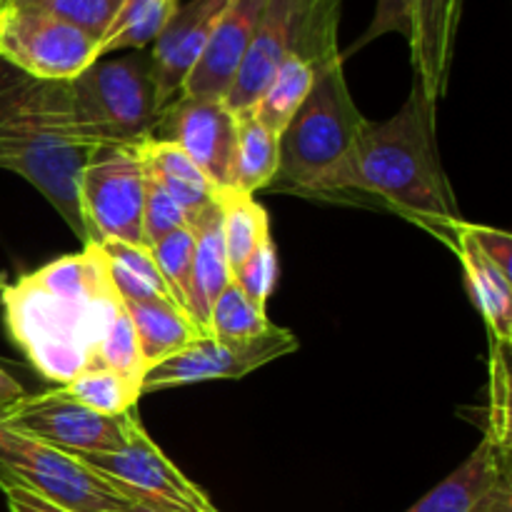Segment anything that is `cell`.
Here are the masks:
<instances>
[{"label": "cell", "mask_w": 512, "mask_h": 512, "mask_svg": "<svg viewBox=\"0 0 512 512\" xmlns=\"http://www.w3.org/2000/svg\"><path fill=\"white\" fill-rule=\"evenodd\" d=\"M0 308L10 340L40 378L60 388L98 365L123 300L98 245H83L18 280H0Z\"/></svg>", "instance_id": "cell-1"}, {"label": "cell", "mask_w": 512, "mask_h": 512, "mask_svg": "<svg viewBox=\"0 0 512 512\" xmlns=\"http://www.w3.org/2000/svg\"><path fill=\"white\" fill-rule=\"evenodd\" d=\"M90 145L75 130L68 83H50L0 58V170L20 175L88 245L78 180Z\"/></svg>", "instance_id": "cell-2"}, {"label": "cell", "mask_w": 512, "mask_h": 512, "mask_svg": "<svg viewBox=\"0 0 512 512\" xmlns=\"http://www.w3.org/2000/svg\"><path fill=\"white\" fill-rule=\"evenodd\" d=\"M353 193L373 195L405 220L423 225L448 243L460 220L453 185L440 165L435 140V103L413 83L408 100L383 123L368 120L358 158Z\"/></svg>", "instance_id": "cell-3"}, {"label": "cell", "mask_w": 512, "mask_h": 512, "mask_svg": "<svg viewBox=\"0 0 512 512\" xmlns=\"http://www.w3.org/2000/svg\"><path fill=\"white\" fill-rule=\"evenodd\" d=\"M368 118L358 110L343 58L318 70L308 98L280 133L278 173L270 188L303 195L353 193L355 158Z\"/></svg>", "instance_id": "cell-4"}, {"label": "cell", "mask_w": 512, "mask_h": 512, "mask_svg": "<svg viewBox=\"0 0 512 512\" xmlns=\"http://www.w3.org/2000/svg\"><path fill=\"white\" fill-rule=\"evenodd\" d=\"M68 88L75 130L90 148L138 143L153 135L160 120L150 53L143 50L123 58H98Z\"/></svg>", "instance_id": "cell-5"}, {"label": "cell", "mask_w": 512, "mask_h": 512, "mask_svg": "<svg viewBox=\"0 0 512 512\" xmlns=\"http://www.w3.org/2000/svg\"><path fill=\"white\" fill-rule=\"evenodd\" d=\"M8 485L68 512H118L128 503L78 458L0 425V488Z\"/></svg>", "instance_id": "cell-6"}, {"label": "cell", "mask_w": 512, "mask_h": 512, "mask_svg": "<svg viewBox=\"0 0 512 512\" xmlns=\"http://www.w3.org/2000/svg\"><path fill=\"white\" fill-rule=\"evenodd\" d=\"M145 163L138 143L95 145L78 180V200L88 245L105 240L140 243Z\"/></svg>", "instance_id": "cell-7"}, {"label": "cell", "mask_w": 512, "mask_h": 512, "mask_svg": "<svg viewBox=\"0 0 512 512\" xmlns=\"http://www.w3.org/2000/svg\"><path fill=\"white\" fill-rule=\"evenodd\" d=\"M135 418V410L125 415L98 413L70 398L63 388L25 393L0 408V425L68 455L115 453L128 443Z\"/></svg>", "instance_id": "cell-8"}, {"label": "cell", "mask_w": 512, "mask_h": 512, "mask_svg": "<svg viewBox=\"0 0 512 512\" xmlns=\"http://www.w3.org/2000/svg\"><path fill=\"white\" fill-rule=\"evenodd\" d=\"M0 58L50 83H70L98 55V40L38 5H0Z\"/></svg>", "instance_id": "cell-9"}, {"label": "cell", "mask_w": 512, "mask_h": 512, "mask_svg": "<svg viewBox=\"0 0 512 512\" xmlns=\"http://www.w3.org/2000/svg\"><path fill=\"white\" fill-rule=\"evenodd\" d=\"M108 480L123 498L170 512H220L213 500L150 440L140 420H133L128 443L115 453L73 455Z\"/></svg>", "instance_id": "cell-10"}, {"label": "cell", "mask_w": 512, "mask_h": 512, "mask_svg": "<svg viewBox=\"0 0 512 512\" xmlns=\"http://www.w3.org/2000/svg\"><path fill=\"white\" fill-rule=\"evenodd\" d=\"M298 350L293 330L270 325L263 335L245 343H220L215 338H195L163 363L153 365L143 375L140 393L180 388V385L210 383V380H240L253 370L273 363Z\"/></svg>", "instance_id": "cell-11"}, {"label": "cell", "mask_w": 512, "mask_h": 512, "mask_svg": "<svg viewBox=\"0 0 512 512\" xmlns=\"http://www.w3.org/2000/svg\"><path fill=\"white\" fill-rule=\"evenodd\" d=\"M153 135L178 145L203 170L218 198L233 193L238 118L223 98H178L160 115Z\"/></svg>", "instance_id": "cell-12"}, {"label": "cell", "mask_w": 512, "mask_h": 512, "mask_svg": "<svg viewBox=\"0 0 512 512\" xmlns=\"http://www.w3.org/2000/svg\"><path fill=\"white\" fill-rule=\"evenodd\" d=\"M233 0H190L173 10L150 53L155 108L163 115L183 93V85L203 58L215 25Z\"/></svg>", "instance_id": "cell-13"}, {"label": "cell", "mask_w": 512, "mask_h": 512, "mask_svg": "<svg viewBox=\"0 0 512 512\" xmlns=\"http://www.w3.org/2000/svg\"><path fill=\"white\" fill-rule=\"evenodd\" d=\"M510 495V453L483 438L458 470L408 512H490Z\"/></svg>", "instance_id": "cell-14"}, {"label": "cell", "mask_w": 512, "mask_h": 512, "mask_svg": "<svg viewBox=\"0 0 512 512\" xmlns=\"http://www.w3.org/2000/svg\"><path fill=\"white\" fill-rule=\"evenodd\" d=\"M268 0H233L215 25L203 58L188 75L180 98H225L248 53Z\"/></svg>", "instance_id": "cell-15"}, {"label": "cell", "mask_w": 512, "mask_h": 512, "mask_svg": "<svg viewBox=\"0 0 512 512\" xmlns=\"http://www.w3.org/2000/svg\"><path fill=\"white\" fill-rule=\"evenodd\" d=\"M463 3L465 0H415L410 65H413L415 83L435 105L448 93Z\"/></svg>", "instance_id": "cell-16"}, {"label": "cell", "mask_w": 512, "mask_h": 512, "mask_svg": "<svg viewBox=\"0 0 512 512\" xmlns=\"http://www.w3.org/2000/svg\"><path fill=\"white\" fill-rule=\"evenodd\" d=\"M188 228L195 235L193 255V295H190V323L198 335L210 338V310L223 293L225 285L233 280L228 255L223 243V215L220 203L210 205L205 213L190 220Z\"/></svg>", "instance_id": "cell-17"}, {"label": "cell", "mask_w": 512, "mask_h": 512, "mask_svg": "<svg viewBox=\"0 0 512 512\" xmlns=\"http://www.w3.org/2000/svg\"><path fill=\"white\" fill-rule=\"evenodd\" d=\"M448 248L455 250L463 265L465 283L473 295L475 308L483 315L485 325L490 330V338L495 345L510 348L512 338V280L505 278L483 253L473 245V240L465 235L463 220L450 230Z\"/></svg>", "instance_id": "cell-18"}, {"label": "cell", "mask_w": 512, "mask_h": 512, "mask_svg": "<svg viewBox=\"0 0 512 512\" xmlns=\"http://www.w3.org/2000/svg\"><path fill=\"white\" fill-rule=\"evenodd\" d=\"M140 150H143L145 173L178 203L188 223L218 203V193L210 180L178 145L148 135L140 140Z\"/></svg>", "instance_id": "cell-19"}, {"label": "cell", "mask_w": 512, "mask_h": 512, "mask_svg": "<svg viewBox=\"0 0 512 512\" xmlns=\"http://www.w3.org/2000/svg\"><path fill=\"white\" fill-rule=\"evenodd\" d=\"M123 308L133 323L145 373L153 365L163 363L165 358L183 350L195 338H203L193 328L188 315L168 300H123Z\"/></svg>", "instance_id": "cell-20"}, {"label": "cell", "mask_w": 512, "mask_h": 512, "mask_svg": "<svg viewBox=\"0 0 512 512\" xmlns=\"http://www.w3.org/2000/svg\"><path fill=\"white\" fill-rule=\"evenodd\" d=\"M238 140H235V190L255 195L258 190L270 188L278 173V135L265 128L255 113H240Z\"/></svg>", "instance_id": "cell-21"}, {"label": "cell", "mask_w": 512, "mask_h": 512, "mask_svg": "<svg viewBox=\"0 0 512 512\" xmlns=\"http://www.w3.org/2000/svg\"><path fill=\"white\" fill-rule=\"evenodd\" d=\"M98 248L105 255L110 280H113V288L120 300H168L173 303L150 248L120 243V240H105Z\"/></svg>", "instance_id": "cell-22"}, {"label": "cell", "mask_w": 512, "mask_h": 512, "mask_svg": "<svg viewBox=\"0 0 512 512\" xmlns=\"http://www.w3.org/2000/svg\"><path fill=\"white\" fill-rule=\"evenodd\" d=\"M315 78H318V68H313L305 60L288 55L278 65V70L270 78L268 88L263 90L260 100L255 103V118L280 138V133L288 128L293 115L298 113L300 105L308 98Z\"/></svg>", "instance_id": "cell-23"}, {"label": "cell", "mask_w": 512, "mask_h": 512, "mask_svg": "<svg viewBox=\"0 0 512 512\" xmlns=\"http://www.w3.org/2000/svg\"><path fill=\"white\" fill-rule=\"evenodd\" d=\"M175 8L178 0H125L100 38L98 55L108 58L118 50H143L155 43Z\"/></svg>", "instance_id": "cell-24"}, {"label": "cell", "mask_w": 512, "mask_h": 512, "mask_svg": "<svg viewBox=\"0 0 512 512\" xmlns=\"http://www.w3.org/2000/svg\"><path fill=\"white\" fill-rule=\"evenodd\" d=\"M220 215H223V243L228 255L230 273L240 268L253 255V250L270 238L268 210L253 198L233 190L218 198Z\"/></svg>", "instance_id": "cell-25"}, {"label": "cell", "mask_w": 512, "mask_h": 512, "mask_svg": "<svg viewBox=\"0 0 512 512\" xmlns=\"http://www.w3.org/2000/svg\"><path fill=\"white\" fill-rule=\"evenodd\" d=\"M70 398L103 415H125L143 398L140 383L108 368H88L70 383L60 385Z\"/></svg>", "instance_id": "cell-26"}, {"label": "cell", "mask_w": 512, "mask_h": 512, "mask_svg": "<svg viewBox=\"0 0 512 512\" xmlns=\"http://www.w3.org/2000/svg\"><path fill=\"white\" fill-rule=\"evenodd\" d=\"M270 325L265 308L255 305L235 280L225 285L210 310V338L220 343H245L263 335Z\"/></svg>", "instance_id": "cell-27"}, {"label": "cell", "mask_w": 512, "mask_h": 512, "mask_svg": "<svg viewBox=\"0 0 512 512\" xmlns=\"http://www.w3.org/2000/svg\"><path fill=\"white\" fill-rule=\"evenodd\" d=\"M155 265L163 275L168 293L173 303L188 315L190 320V295H193V255H195V235L193 230L185 228L175 230L168 238L155 243L150 248Z\"/></svg>", "instance_id": "cell-28"}, {"label": "cell", "mask_w": 512, "mask_h": 512, "mask_svg": "<svg viewBox=\"0 0 512 512\" xmlns=\"http://www.w3.org/2000/svg\"><path fill=\"white\" fill-rule=\"evenodd\" d=\"M95 368L115 370V373L125 375V378L135 380V383H143L145 363L143 355H140V345L138 338H135L133 323H130L125 308L113 323L110 333L105 335L103 343H100L98 365Z\"/></svg>", "instance_id": "cell-29"}, {"label": "cell", "mask_w": 512, "mask_h": 512, "mask_svg": "<svg viewBox=\"0 0 512 512\" xmlns=\"http://www.w3.org/2000/svg\"><path fill=\"white\" fill-rule=\"evenodd\" d=\"M188 220L173 198L145 173V198H143V225H140V243L153 248L175 230L185 228Z\"/></svg>", "instance_id": "cell-30"}, {"label": "cell", "mask_w": 512, "mask_h": 512, "mask_svg": "<svg viewBox=\"0 0 512 512\" xmlns=\"http://www.w3.org/2000/svg\"><path fill=\"white\" fill-rule=\"evenodd\" d=\"M233 280L255 305H260V308L268 305V298L278 283V248L273 243V235L265 238L253 250V255L235 270Z\"/></svg>", "instance_id": "cell-31"}, {"label": "cell", "mask_w": 512, "mask_h": 512, "mask_svg": "<svg viewBox=\"0 0 512 512\" xmlns=\"http://www.w3.org/2000/svg\"><path fill=\"white\" fill-rule=\"evenodd\" d=\"M125 0H43L38 8L68 20L100 43Z\"/></svg>", "instance_id": "cell-32"}, {"label": "cell", "mask_w": 512, "mask_h": 512, "mask_svg": "<svg viewBox=\"0 0 512 512\" xmlns=\"http://www.w3.org/2000/svg\"><path fill=\"white\" fill-rule=\"evenodd\" d=\"M388 33H398L408 40V45L413 43L415 0H378L368 30L360 35L358 43L350 48V53H358L360 48H365L368 43H373V40L383 38V35Z\"/></svg>", "instance_id": "cell-33"}, {"label": "cell", "mask_w": 512, "mask_h": 512, "mask_svg": "<svg viewBox=\"0 0 512 512\" xmlns=\"http://www.w3.org/2000/svg\"><path fill=\"white\" fill-rule=\"evenodd\" d=\"M463 230L475 248L505 275L512 280V235L498 228H485V225H470L463 220Z\"/></svg>", "instance_id": "cell-34"}, {"label": "cell", "mask_w": 512, "mask_h": 512, "mask_svg": "<svg viewBox=\"0 0 512 512\" xmlns=\"http://www.w3.org/2000/svg\"><path fill=\"white\" fill-rule=\"evenodd\" d=\"M0 490L5 493L10 512H68L58 508V505L48 503V500L38 498V495L28 493V490L23 488H13V485H8V488H0Z\"/></svg>", "instance_id": "cell-35"}, {"label": "cell", "mask_w": 512, "mask_h": 512, "mask_svg": "<svg viewBox=\"0 0 512 512\" xmlns=\"http://www.w3.org/2000/svg\"><path fill=\"white\" fill-rule=\"evenodd\" d=\"M25 395V388L18 383V380L13 378V375L8 373V370L0 365V408H5V405L15 403L18 398H23Z\"/></svg>", "instance_id": "cell-36"}, {"label": "cell", "mask_w": 512, "mask_h": 512, "mask_svg": "<svg viewBox=\"0 0 512 512\" xmlns=\"http://www.w3.org/2000/svg\"><path fill=\"white\" fill-rule=\"evenodd\" d=\"M118 512H170V510H160V508H153V505L138 503V500H128V503H125Z\"/></svg>", "instance_id": "cell-37"}, {"label": "cell", "mask_w": 512, "mask_h": 512, "mask_svg": "<svg viewBox=\"0 0 512 512\" xmlns=\"http://www.w3.org/2000/svg\"><path fill=\"white\" fill-rule=\"evenodd\" d=\"M490 512H512V495H510V498L500 500V503L495 505V508L490 510Z\"/></svg>", "instance_id": "cell-38"}, {"label": "cell", "mask_w": 512, "mask_h": 512, "mask_svg": "<svg viewBox=\"0 0 512 512\" xmlns=\"http://www.w3.org/2000/svg\"><path fill=\"white\" fill-rule=\"evenodd\" d=\"M3 3H15V5H38L43 3V0H3ZM0 3V5H3Z\"/></svg>", "instance_id": "cell-39"}, {"label": "cell", "mask_w": 512, "mask_h": 512, "mask_svg": "<svg viewBox=\"0 0 512 512\" xmlns=\"http://www.w3.org/2000/svg\"><path fill=\"white\" fill-rule=\"evenodd\" d=\"M0 3H3V0H0Z\"/></svg>", "instance_id": "cell-40"}]
</instances>
